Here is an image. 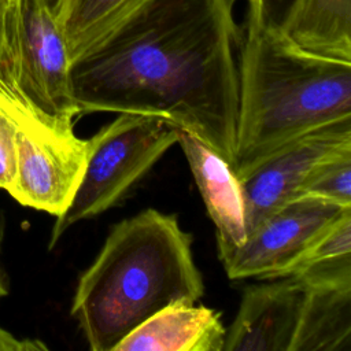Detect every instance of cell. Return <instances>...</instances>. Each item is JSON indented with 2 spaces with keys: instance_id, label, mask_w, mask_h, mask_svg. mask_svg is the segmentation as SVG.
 <instances>
[{
  "instance_id": "1",
  "label": "cell",
  "mask_w": 351,
  "mask_h": 351,
  "mask_svg": "<svg viewBox=\"0 0 351 351\" xmlns=\"http://www.w3.org/2000/svg\"><path fill=\"white\" fill-rule=\"evenodd\" d=\"M236 0H143L70 64L80 117L155 115L234 162L243 27Z\"/></svg>"
},
{
  "instance_id": "2",
  "label": "cell",
  "mask_w": 351,
  "mask_h": 351,
  "mask_svg": "<svg viewBox=\"0 0 351 351\" xmlns=\"http://www.w3.org/2000/svg\"><path fill=\"white\" fill-rule=\"evenodd\" d=\"M192 241L176 215L155 208L111 228L80 276L70 310L92 351H114L128 333L169 304H196L204 281Z\"/></svg>"
},
{
  "instance_id": "3",
  "label": "cell",
  "mask_w": 351,
  "mask_h": 351,
  "mask_svg": "<svg viewBox=\"0 0 351 351\" xmlns=\"http://www.w3.org/2000/svg\"><path fill=\"white\" fill-rule=\"evenodd\" d=\"M243 32L232 165L239 180L299 136L351 118V62L307 52L276 29Z\"/></svg>"
},
{
  "instance_id": "4",
  "label": "cell",
  "mask_w": 351,
  "mask_h": 351,
  "mask_svg": "<svg viewBox=\"0 0 351 351\" xmlns=\"http://www.w3.org/2000/svg\"><path fill=\"white\" fill-rule=\"evenodd\" d=\"M178 141L174 125L155 115L119 112L88 138V160L69 207L56 217L49 248L73 225L117 206Z\"/></svg>"
},
{
  "instance_id": "5",
  "label": "cell",
  "mask_w": 351,
  "mask_h": 351,
  "mask_svg": "<svg viewBox=\"0 0 351 351\" xmlns=\"http://www.w3.org/2000/svg\"><path fill=\"white\" fill-rule=\"evenodd\" d=\"M73 122L37 117L18 125L16 173L8 193L22 206L60 215L71 203L88 160V138Z\"/></svg>"
},
{
  "instance_id": "6",
  "label": "cell",
  "mask_w": 351,
  "mask_h": 351,
  "mask_svg": "<svg viewBox=\"0 0 351 351\" xmlns=\"http://www.w3.org/2000/svg\"><path fill=\"white\" fill-rule=\"evenodd\" d=\"M10 25L19 90L44 114L74 123L80 112L55 8L48 0H11Z\"/></svg>"
},
{
  "instance_id": "7",
  "label": "cell",
  "mask_w": 351,
  "mask_h": 351,
  "mask_svg": "<svg viewBox=\"0 0 351 351\" xmlns=\"http://www.w3.org/2000/svg\"><path fill=\"white\" fill-rule=\"evenodd\" d=\"M351 207L300 196L267 217L245 243L219 261L230 280L282 277L339 215Z\"/></svg>"
},
{
  "instance_id": "8",
  "label": "cell",
  "mask_w": 351,
  "mask_h": 351,
  "mask_svg": "<svg viewBox=\"0 0 351 351\" xmlns=\"http://www.w3.org/2000/svg\"><path fill=\"white\" fill-rule=\"evenodd\" d=\"M347 144H351V118L299 136L241 178L247 237L274 211L295 199L315 163Z\"/></svg>"
},
{
  "instance_id": "9",
  "label": "cell",
  "mask_w": 351,
  "mask_h": 351,
  "mask_svg": "<svg viewBox=\"0 0 351 351\" xmlns=\"http://www.w3.org/2000/svg\"><path fill=\"white\" fill-rule=\"evenodd\" d=\"M247 287L223 351H291L307 285L291 276Z\"/></svg>"
},
{
  "instance_id": "10",
  "label": "cell",
  "mask_w": 351,
  "mask_h": 351,
  "mask_svg": "<svg viewBox=\"0 0 351 351\" xmlns=\"http://www.w3.org/2000/svg\"><path fill=\"white\" fill-rule=\"evenodd\" d=\"M178 144L192 170L195 182L217 228L221 259L247 240L243 188L232 165L191 132L177 128Z\"/></svg>"
},
{
  "instance_id": "11",
  "label": "cell",
  "mask_w": 351,
  "mask_h": 351,
  "mask_svg": "<svg viewBox=\"0 0 351 351\" xmlns=\"http://www.w3.org/2000/svg\"><path fill=\"white\" fill-rule=\"evenodd\" d=\"M225 336L217 310L173 303L128 333L114 351H223Z\"/></svg>"
},
{
  "instance_id": "12",
  "label": "cell",
  "mask_w": 351,
  "mask_h": 351,
  "mask_svg": "<svg viewBox=\"0 0 351 351\" xmlns=\"http://www.w3.org/2000/svg\"><path fill=\"white\" fill-rule=\"evenodd\" d=\"M280 32L307 52L351 62V0H298Z\"/></svg>"
},
{
  "instance_id": "13",
  "label": "cell",
  "mask_w": 351,
  "mask_h": 351,
  "mask_svg": "<svg viewBox=\"0 0 351 351\" xmlns=\"http://www.w3.org/2000/svg\"><path fill=\"white\" fill-rule=\"evenodd\" d=\"M351 284L307 287L291 351H350Z\"/></svg>"
},
{
  "instance_id": "14",
  "label": "cell",
  "mask_w": 351,
  "mask_h": 351,
  "mask_svg": "<svg viewBox=\"0 0 351 351\" xmlns=\"http://www.w3.org/2000/svg\"><path fill=\"white\" fill-rule=\"evenodd\" d=\"M143 0H58L55 15L70 64L97 44Z\"/></svg>"
},
{
  "instance_id": "15",
  "label": "cell",
  "mask_w": 351,
  "mask_h": 351,
  "mask_svg": "<svg viewBox=\"0 0 351 351\" xmlns=\"http://www.w3.org/2000/svg\"><path fill=\"white\" fill-rule=\"evenodd\" d=\"M307 287L351 284V208L344 210L282 276Z\"/></svg>"
},
{
  "instance_id": "16",
  "label": "cell",
  "mask_w": 351,
  "mask_h": 351,
  "mask_svg": "<svg viewBox=\"0 0 351 351\" xmlns=\"http://www.w3.org/2000/svg\"><path fill=\"white\" fill-rule=\"evenodd\" d=\"M300 196L351 207V144L337 148L313 166L295 197Z\"/></svg>"
},
{
  "instance_id": "17",
  "label": "cell",
  "mask_w": 351,
  "mask_h": 351,
  "mask_svg": "<svg viewBox=\"0 0 351 351\" xmlns=\"http://www.w3.org/2000/svg\"><path fill=\"white\" fill-rule=\"evenodd\" d=\"M298 0H247L244 27L281 30Z\"/></svg>"
},
{
  "instance_id": "18",
  "label": "cell",
  "mask_w": 351,
  "mask_h": 351,
  "mask_svg": "<svg viewBox=\"0 0 351 351\" xmlns=\"http://www.w3.org/2000/svg\"><path fill=\"white\" fill-rule=\"evenodd\" d=\"M18 123L0 107V189L10 191L16 173Z\"/></svg>"
},
{
  "instance_id": "19",
  "label": "cell",
  "mask_w": 351,
  "mask_h": 351,
  "mask_svg": "<svg viewBox=\"0 0 351 351\" xmlns=\"http://www.w3.org/2000/svg\"><path fill=\"white\" fill-rule=\"evenodd\" d=\"M10 3L11 0H0V78L15 90L21 92L15 80V62L10 25Z\"/></svg>"
},
{
  "instance_id": "20",
  "label": "cell",
  "mask_w": 351,
  "mask_h": 351,
  "mask_svg": "<svg viewBox=\"0 0 351 351\" xmlns=\"http://www.w3.org/2000/svg\"><path fill=\"white\" fill-rule=\"evenodd\" d=\"M45 343L37 339H21L0 326V351H47Z\"/></svg>"
},
{
  "instance_id": "21",
  "label": "cell",
  "mask_w": 351,
  "mask_h": 351,
  "mask_svg": "<svg viewBox=\"0 0 351 351\" xmlns=\"http://www.w3.org/2000/svg\"><path fill=\"white\" fill-rule=\"evenodd\" d=\"M3 234H4V229H3V219H1V214H0V252H1V243H3ZM8 295V284L5 280V274L0 262V299L5 298Z\"/></svg>"
},
{
  "instance_id": "22",
  "label": "cell",
  "mask_w": 351,
  "mask_h": 351,
  "mask_svg": "<svg viewBox=\"0 0 351 351\" xmlns=\"http://www.w3.org/2000/svg\"><path fill=\"white\" fill-rule=\"evenodd\" d=\"M49 1V4L55 8V5H56V3H58V0H48Z\"/></svg>"
}]
</instances>
